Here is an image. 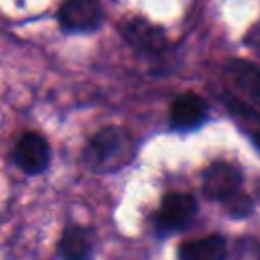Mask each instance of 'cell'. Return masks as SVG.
<instances>
[{
	"instance_id": "obj_1",
	"label": "cell",
	"mask_w": 260,
	"mask_h": 260,
	"mask_svg": "<svg viewBox=\"0 0 260 260\" xmlns=\"http://www.w3.org/2000/svg\"><path fill=\"white\" fill-rule=\"evenodd\" d=\"M136 156V142L126 128L106 126L98 130L83 148V165L93 173H116Z\"/></svg>"
},
{
	"instance_id": "obj_2",
	"label": "cell",
	"mask_w": 260,
	"mask_h": 260,
	"mask_svg": "<svg viewBox=\"0 0 260 260\" xmlns=\"http://www.w3.org/2000/svg\"><path fill=\"white\" fill-rule=\"evenodd\" d=\"M120 32H122L124 41L142 57L160 59L162 55H167L171 51V43H169L165 30L158 24H154L142 16L128 18L120 26Z\"/></svg>"
},
{
	"instance_id": "obj_3",
	"label": "cell",
	"mask_w": 260,
	"mask_h": 260,
	"mask_svg": "<svg viewBox=\"0 0 260 260\" xmlns=\"http://www.w3.org/2000/svg\"><path fill=\"white\" fill-rule=\"evenodd\" d=\"M195 213H197V199L191 193H181V191L167 193L154 215V230L158 236H171L187 228Z\"/></svg>"
},
{
	"instance_id": "obj_4",
	"label": "cell",
	"mask_w": 260,
	"mask_h": 260,
	"mask_svg": "<svg viewBox=\"0 0 260 260\" xmlns=\"http://www.w3.org/2000/svg\"><path fill=\"white\" fill-rule=\"evenodd\" d=\"M57 20L67 35H87L102 26L104 10L100 0H63Z\"/></svg>"
},
{
	"instance_id": "obj_5",
	"label": "cell",
	"mask_w": 260,
	"mask_h": 260,
	"mask_svg": "<svg viewBox=\"0 0 260 260\" xmlns=\"http://www.w3.org/2000/svg\"><path fill=\"white\" fill-rule=\"evenodd\" d=\"M201 187L207 199L219 201L221 205L228 203L234 195H238L242 189V171L225 160L211 162L201 177Z\"/></svg>"
},
{
	"instance_id": "obj_6",
	"label": "cell",
	"mask_w": 260,
	"mask_h": 260,
	"mask_svg": "<svg viewBox=\"0 0 260 260\" xmlns=\"http://www.w3.org/2000/svg\"><path fill=\"white\" fill-rule=\"evenodd\" d=\"M49 144L39 132H22L14 144L12 160L24 175H39L49 167Z\"/></svg>"
},
{
	"instance_id": "obj_7",
	"label": "cell",
	"mask_w": 260,
	"mask_h": 260,
	"mask_svg": "<svg viewBox=\"0 0 260 260\" xmlns=\"http://www.w3.org/2000/svg\"><path fill=\"white\" fill-rule=\"evenodd\" d=\"M207 102L201 95L185 91L173 100L169 122L175 130H195L207 120Z\"/></svg>"
},
{
	"instance_id": "obj_8",
	"label": "cell",
	"mask_w": 260,
	"mask_h": 260,
	"mask_svg": "<svg viewBox=\"0 0 260 260\" xmlns=\"http://www.w3.org/2000/svg\"><path fill=\"white\" fill-rule=\"evenodd\" d=\"M225 75L230 83L240 91L248 102L260 108V67L244 61V59H230L225 63Z\"/></svg>"
},
{
	"instance_id": "obj_9",
	"label": "cell",
	"mask_w": 260,
	"mask_h": 260,
	"mask_svg": "<svg viewBox=\"0 0 260 260\" xmlns=\"http://www.w3.org/2000/svg\"><path fill=\"white\" fill-rule=\"evenodd\" d=\"M93 232L83 225H67L61 234L57 252L61 260H91L93 256Z\"/></svg>"
},
{
	"instance_id": "obj_10",
	"label": "cell",
	"mask_w": 260,
	"mask_h": 260,
	"mask_svg": "<svg viewBox=\"0 0 260 260\" xmlns=\"http://www.w3.org/2000/svg\"><path fill=\"white\" fill-rule=\"evenodd\" d=\"M225 254L228 246L219 234L183 242L179 248V260H225Z\"/></svg>"
},
{
	"instance_id": "obj_11",
	"label": "cell",
	"mask_w": 260,
	"mask_h": 260,
	"mask_svg": "<svg viewBox=\"0 0 260 260\" xmlns=\"http://www.w3.org/2000/svg\"><path fill=\"white\" fill-rule=\"evenodd\" d=\"M228 110L238 120V124L250 134V138L254 140V144L260 148V114L254 112L248 104H244L238 98H230L228 100Z\"/></svg>"
},
{
	"instance_id": "obj_12",
	"label": "cell",
	"mask_w": 260,
	"mask_h": 260,
	"mask_svg": "<svg viewBox=\"0 0 260 260\" xmlns=\"http://www.w3.org/2000/svg\"><path fill=\"white\" fill-rule=\"evenodd\" d=\"M244 45L248 49H252L256 55H260V20L248 28V32L244 37Z\"/></svg>"
},
{
	"instance_id": "obj_13",
	"label": "cell",
	"mask_w": 260,
	"mask_h": 260,
	"mask_svg": "<svg viewBox=\"0 0 260 260\" xmlns=\"http://www.w3.org/2000/svg\"><path fill=\"white\" fill-rule=\"evenodd\" d=\"M256 195H258V199H260V183H258V187H256Z\"/></svg>"
}]
</instances>
